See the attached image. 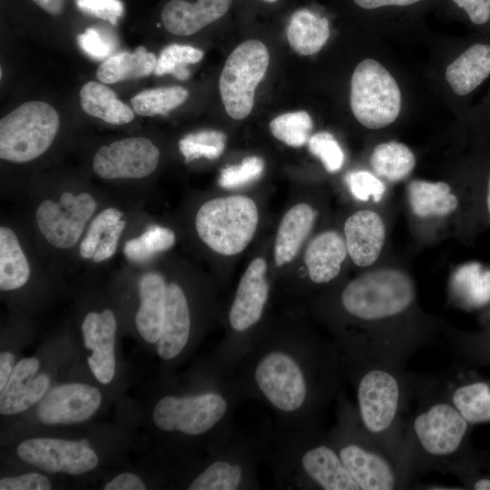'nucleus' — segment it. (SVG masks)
<instances>
[{
  "mask_svg": "<svg viewBox=\"0 0 490 490\" xmlns=\"http://www.w3.org/2000/svg\"><path fill=\"white\" fill-rule=\"evenodd\" d=\"M38 369L39 360L35 358H26L16 363L6 385L0 390L2 415L21 413L43 398L50 379L45 374L36 376Z\"/></svg>",
  "mask_w": 490,
  "mask_h": 490,
  "instance_id": "obj_21",
  "label": "nucleus"
},
{
  "mask_svg": "<svg viewBox=\"0 0 490 490\" xmlns=\"http://www.w3.org/2000/svg\"><path fill=\"white\" fill-rule=\"evenodd\" d=\"M264 161L258 156H249L240 164L222 169L219 185L224 189H236L258 180L264 171Z\"/></svg>",
  "mask_w": 490,
  "mask_h": 490,
  "instance_id": "obj_40",
  "label": "nucleus"
},
{
  "mask_svg": "<svg viewBox=\"0 0 490 490\" xmlns=\"http://www.w3.org/2000/svg\"><path fill=\"white\" fill-rule=\"evenodd\" d=\"M345 241L352 261L358 267L372 265L379 257L386 240L382 218L374 211L360 210L344 224Z\"/></svg>",
  "mask_w": 490,
  "mask_h": 490,
  "instance_id": "obj_20",
  "label": "nucleus"
},
{
  "mask_svg": "<svg viewBox=\"0 0 490 490\" xmlns=\"http://www.w3.org/2000/svg\"><path fill=\"white\" fill-rule=\"evenodd\" d=\"M116 318L111 309L89 312L82 324L84 347L92 350L88 365L102 384L112 381L115 373L114 341Z\"/></svg>",
  "mask_w": 490,
  "mask_h": 490,
  "instance_id": "obj_18",
  "label": "nucleus"
},
{
  "mask_svg": "<svg viewBox=\"0 0 490 490\" xmlns=\"http://www.w3.org/2000/svg\"><path fill=\"white\" fill-rule=\"evenodd\" d=\"M105 490H144L145 484L136 475L129 472L122 473L103 486Z\"/></svg>",
  "mask_w": 490,
  "mask_h": 490,
  "instance_id": "obj_49",
  "label": "nucleus"
},
{
  "mask_svg": "<svg viewBox=\"0 0 490 490\" xmlns=\"http://www.w3.org/2000/svg\"><path fill=\"white\" fill-rule=\"evenodd\" d=\"M463 9L469 21L483 26L490 23V0H451Z\"/></svg>",
  "mask_w": 490,
  "mask_h": 490,
  "instance_id": "obj_47",
  "label": "nucleus"
},
{
  "mask_svg": "<svg viewBox=\"0 0 490 490\" xmlns=\"http://www.w3.org/2000/svg\"><path fill=\"white\" fill-rule=\"evenodd\" d=\"M256 436L260 462L279 489L360 490L320 426H267Z\"/></svg>",
  "mask_w": 490,
  "mask_h": 490,
  "instance_id": "obj_2",
  "label": "nucleus"
},
{
  "mask_svg": "<svg viewBox=\"0 0 490 490\" xmlns=\"http://www.w3.org/2000/svg\"><path fill=\"white\" fill-rule=\"evenodd\" d=\"M98 388L80 383L64 384L50 389L40 400L36 415L47 425L76 424L90 418L99 408Z\"/></svg>",
  "mask_w": 490,
  "mask_h": 490,
  "instance_id": "obj_17",
  "label": "nucleus"
},
{
  "mask_svg": "<svg viewBox=\"0 0 490 490\" xmlns=\"http://www.w3.org/2000/svg\"><path fill=\"white\" fill-rule=\"evenodd\" d=\"M351 194L358 201H368L370 198L378 202L386 191L379 177L367 171H354L346 177Z\"/></svg>",
  "mask_w": 490,
  "mask_h": 490,
  "instance_id": "obj_43",
  "label": "nucleus"
},
{
  "mask_svg": "<svg viewBox=\"0 0 490 490\" xmlns=\"http://www.w3.org/2000/svg\"><path fill=\"white\" fill-rule=\"evenodd\" d=\"M167 283L157 272L145 273L139 281L140 306L136 328L149 343H157L163 326Z\"/></svg>",
  "mask_w": 490,
  "mask_h": 490,
  "instance_id": "obj_25",
  "label": "nucleus"
},
{
  "mask_svg": "<svg viewBox=\"0 0 490 490\" xmlns=\"http://www.w3.org/2000/svg\"><path fill=\"white\" fill-rule=\"evenodd\" d=\"M486 203H487L488 212L490 214V172H489V176H488Z\"/></svg>",
  "mask_w": 490,
  "mask_h": 490,
  "instance_id": "obj_54",
  "label": "nucleus"
},
{
  "mask_svg": "<svg viewBox=\"0 0 490 490\" xmlns=\"http://www.w3.org/2000/svg\"><path fill=\"white\" fill-rule=\"evenodd\" d=\"M450 289L464 306L482 307L490 301V270L478 262L466 263L452 274Z\"/></svg>",
  "mask_w": 490,
  "mask_h": 490,
  "instance_id": "obj_31",
  "label": "nucleus"
},
{
  "mask_svg": "<svg viewBox=\"0 0 490 490\" xmlns=\"http://www.w3.org/2000/svg\"><path fill=\"white\" fill-rule=\"evenodd\" d=\"M156 56L144 46L134 52H121L109 56L98 67L96 76L103 83L139 79L154 72Z\"/></svg>",
  "mask_w": 490,
  "mask_h": 490,
  "instance_id": "obj_30",
  "label": "nucleus"
},
{
  "mask_svg": "<svg viewBox=\"0 0 490 490\" xmlns=\"http://www.w3.org/2000/svg\"><path fill=\"white\" fill-rule=\"evenodd\" d=\"M260 462L256 436L239 430L209 450V456L187 485L189 490H253L260 488Z\"/></svg>",
  "mask_w": 490,
  "mask_h": 490,
  "instance_id": "obj_9",
  "label": "nucleus"
},
{
  "mask_svg": "<svg viewBox=\"0 0 490 490\" xmlns=\"http://www.w3.org/2000/svg\"><path fill=\"white\" fill-rule=\"evenodd\" d=\"M313 127L310 115L305 111L280 114L270 122L272 135L291 147H300L309 140Z\"/></svg>",
  "mask_w": 490,
  "mask_h": 490,
  "instance_id": "obj_37",
  "label": "nucleus"
},
{
  "mask_svg": "<svg viewBox=\"0 0 490 490\" xmlns=\"http://www.w3.org/2000/svg\"><path fill=\"white\" fill-rule=\"evenodd\" d=\"M316 211L308 203H298L286 211L279 225L274 258L278 267L289 263L310 233Z\"/></svg>",
  "mask_w": 490,
  "mask_h": 490,
  "instance_id": "obj_26",
  "label": "nucleus"
},
{
  "mask_svg": "<svg viewBox=\"0 0 490 490\" xmlns=\"http://www.w3.org/2000/svg\"><path fill=\"white\" fill-rule=\"evenodd\" d=\"M15 357L12 353L4 351L0 354V390L6 385L13 371Z\"/></svg>",
  "mask_w": 490,
  "mask_h": 490,
  "instance_id": "obj_51",
  "label": "nucleus"
},
{
  "mask_svg": "<svg viewBox=\"0 0 490 490\" xmlns=\"http://www.w3.org/2000/svg\"><path fill=\"white\" fill-rule=\"evenodd\" d=\"M243 400L232 372L217 365L203 389L161 397L152 421L164 433L206 437L214 448L236 428L234 416Z\"/></svg>",
  "mask_w": 490,
  "mask_h": 490,
  "instance_id": "obj_5",
  "label": "nucleus"
},
{
  "mask_svg": "<svg viewBox=\"0 0 490 490\" xmlns=\"http://www.w3.org/2000/svg\"><path fill=\"white\" fill-rule=\"evenodd\" d=\"M159 149L149 139L130 137L102 146L94 155L93 169L100 177L140 179L157 167Z\"/></svg>",
  "mask_w": 490,
  "mask_h": 490,
  "instance_id": "obj_16",
  "label": "nucleus"
},
{
  "mask_svg": "<svg viewBox=\"0 0 490 490\" xmlns=\"http://www.w3.org/2000/svg\"><path fill=\"white\" fill-rule=\"evenodd\" d=\"M43 10L52 15H58L64 10V0H32Z\"/></svg>",
  "mask_w": 490,
  "mask_h": 490,
  "instance_id": "obj_52",
  "label": "nucleus"
},
{
  "mask_svg": "<svg viewBox=\"0 0 490 490\" xmlns=\"http://www.w3.org/2000/svg\"><path fill=\"white\" fill-rule=\"evenodd\" d=\"M266 273L265 260L254 259L236 289L228 311V334L212 358L227 371L232 372L256 338L253 330L263 317L270 295Z\"/></svg>",
  "mask_w": 490,
  "mask_h": 490,
  "instance_id": "obj_7",
  "label": "nucleus"
},
{
  "mask_svg": "<svg viewBox=\"0 0 490 490\" xmlns=\"http://www.w3.org/2000/svg\"><path fill=\"white\" fill-rule=\"evenodd\" d=\"M16 453L24 462L49 473L81 475L93 470L99 462L85 439L34 437L22 442Z\"/></svg>",
  "mask_w": 490,
  "mask_h": 490,
  "instance_id": "obj_15",
  "label": "nucleus"
},
{
  "mask_svg": "<svg viewBox=\"0 0 490 490\" xmlns=\"http://www.w3.org/2000/svg\"><path fill=\"white\" fill-rule=\"evenodd\" d=\"M232 0H172L167 3L161 18L165 29L177 35H190L222 17Z\"/></svg>",
  "mask_w": 490,
  "mask_h": 490,
  "instance_id": "obj_22",
  "label": "nucleus"
},
{
  "mask_svg": "<svg viewBox=\"0 0 490 490\" xmlns=\"http://www.w3.org/2000/svg\"><path fill=\"white\" fill-rule=\"evenodd\" d=\"M401 92L393 75L377 61L368 58L355 67L350 82V108L368 129H381L396 121Z\"/></svg>",
  "mask_w": 490,
  "mask_h": 490,
  "instance_id": "obj_11",
  "label": "nucleus"
},
{
  "mask_svg": "<svg viewBox=\"0 0 490 490\" xmlns=\"http://www.w3.org/2000/svg\"><path fill=\"white\" fill-rule=\"evenodd\" d=\"M490 76V41L470 44L446 69L451 90L465 97L475 91Z\"/></svg>",
  "mask_w": 490,
  "mask_h": 490,
  "instance_id": "obj_23",
  "label": "nucleus"
},
{
  "mask_svg": "<svg viewBox=\"0 0 490 490\" xmlns=\"http://www.w3.org/2000/svg\"><path fill=\"white\" fill-rule=\"evenodd\" d=\"M336 417L328 436L360 490L409 488L415 479L410 466L365 429L356 406L342 390Z\"/></svg>",
  "mask_w": 490,
  "mask_h": 490,
  "instance_id": "obj_6",
  "label": "nucleus"
},
{
  "mask_svg": "<svg viewBox=\"0 0 490 490\" xmlns=\"http://www.w3.org/2000/svg\"><path fill=\"white\" fill-rule=\"evenodd\" d=\"M187 97L188 91L181 86L159 87L140 92L132 98L131 104L138 115H164L184 103Z\"/></svg>",
  "mask_w": 490,
  "mask_h": 490,
  "instance_id": "obj_35",
  "label": "nucleus"
},
{
  "mask_svg": "<svg viewBox=\"0 0 490 490\" xmlns=\"http://www.w3.org/2000/svg\"><path fill=\"white\" fill-rule=\"evenodd\" d=\"M125 227V221L120 220L104 235L93 257L94 262H101L111 258L116 251L120 236Z\"/></svg>",
  "mask_w": 490,
  "mask_h": 490,
  "instance_id": "obj_48",
  "label": "nucleus"
},
{
  "mask_svg": "<svg viewBox=\"0 0 490 490\" xmlns=\"http://www.w3.org/2000/svg\"><path fill=\"white\" fill-rule=\"evenodd\" d=\"M97 204L94 198L82 192H64L59 202L44 200L38 206L35 219L44 239L54 247L68 249L79 240L85 223L93 215Z\"/></svg>",
  "mask_w": 490,
  "mask_h": 490,
  "instance_id": "obj_14",
  "label": "nucleus"
},
{
  "mask_svg": "<svg viewBox=\"0 0 490 490\" xmlns=\"http://www.w3.org/2000/svg\"><path fill=\"white\" fill-rule=\"evenodd\" d=\"M343 368L345 380L354 388L362 426L407 461L414 474L405 432L419 374L362 362L343 363Z\"/></svg>",
  "mask_w": 490,
  "mask_h": 490,
  "instance_id": "obj_4",
  "label": "nucleus"
},
{
  "mask_svg": "<svg viewBox=\"0 0 490 490\" xmlns=\"http://www.w3.org/2000/svg\"><path fill=\"white\" fill-rule=\"evenodd\" d=\"M259 211L252 199L232 195L210 200L198 210L195 228L200 239L214 252L240 253L254 237Z\"/></svg>",
  "mask_w": 490,
  "mask_h": 490,
  "instance_id": "obj_8",
  "label": "nucleus"
},
{
  "mask_svg": "<svg viewBox=\"0 0 490 490\" xmlns=\"http://www.w3.org/2000/svg\"><path fill=\"white\" fill-rule=\"evenodd\" d=\"M329 35L328 20L307 9L295 12L287 29V38L290 47L300 55H312L318 53Z\"/></svg>",
  "mask_w": 490,
  "mask_h": 490,
  "instance_id": "obj_28",
  "label": "nucleus"
},
{
  "mask_svg": "<svg viewBox=\"0 0 490 490\" xmlns=\"http://www.w3.org/2000/svg\"><path fill=\"white\" fill-rule=\"evenodd\" d=\"M76 5L82 12L112 24H116L123 12L120 0H76Z\"/></svg>",
  "mask_w": 490,
  "mask_h": 490,
  "instance_id": "obj_45",
  "label": "nucleus"
},
{
  "mask_svg": "<svg viewBox=\"0 0 490 490\" xmlns=\"http://www.w3.org/2000/svg\"><path fill=\"white\" fill-rule=\"evenodd\" d=\"M355 4L365 9H376L383 6H406L420 0H353Z\"/></svg>",
  "mask_w": 490,
  "mask_h": 490,
  "instance_id": "obj_50",
  "label": "nucleus"
},
{
  "mask_svg": "<svg viewBox=\"0 0 490 490\" xmlns=\"http://www.w3.org/2000/svg\"><path fill=\"white\" fill-rule=\"evenodd\" d=\"M80 103L87 114L111 124H125L134 118L133 111L113 91L98 82H87L82 86Z\"/></svg>",
  "mask_w": 490,
  "mask_h": 490,
  "instance_id": "obj_29",
  "label": "nucleus"
},
{
  "mask_svg": "<svg viewBox=\"0 0 490 490\" xmlns=\"http://www.w3.org/2000/svg\"><path fill=\"white\" fill-rule=\"evenodd\" d=\"M191 334V317L187 297L180 285L167 284L165 313L156 351L164 361L177 358L186 349Z\"/></svg>",
  "mask_w": 490,
  "mask_h": 490,
  "instance_id": "obj_19",
  "label": "nucleus"
},
{
  "mask_svg": "<svg viewBox=\"0 0 490 490\" xmlns=\"http://www.w3.org/2000/svg\"><path fill=\"white\" fill-rule=\"evenodd\" d=\"M270 62L266 45L255 39L240 44L228 56L221 71L219 89L228 115L246 118L254 104L255 90Z\"/></svg>",
  "mask_w": 490,
  "mask_h": 490,
  "instance_id": "obj_12",
  "label": "nucleus"
},
{
  "mask_svg": "<svg viewBox=\"0 0 490 490\" xmlns=\"http://www.w3.org/2000/svg\"><path fill=\"white\" fill-rule=\"evenodd\" d=\"M30 277V267L15 233L0 228V289L14 290L23 287Z\"/></svg>",
  "mask_w": 490,
  "mask_h": 490,
  "instance_id": "obj_33",
  "label": "nucleus"
},
{
  "mask_svg": "<svg viewBox=\"0 0 490 490\" xmlns=\"http://www.w3.org/2000/svg\"><path fill=\"white\" fill-rule=\"evenodd\" d=\"M348 254L345 239L337 231L319 233L308 245L304 261L310 281L317 285L335 279Z\"/></svg>",
  "mask_w": 490,
  "mask_h": 490,
  "instance_id": "obj_24",
  "label": "nucleus"
},
{
  "mask_svg": "<svg viewBox=\"0 0 490 490\" xmlns=\"http://www.w3.org/2000/svg\"><path fill=\"white\" fill-rule=\"evenodd\" d=\"M471 487L475 490H490V477H479L475 479Z\"/></svg>",
  "mask_w": 490,
  "mask_h": 490,
  "instance_id": "obj_53",
  "label": "nucleus"
},
{
  "mask_svg": "<svg viewBox=\"0 0 490 490\" xmlns=\"http://www.w3.org/2000/svg\"><path fill=\"white\" fill-rule=\"evenodd\" d=\"M77 43L85 54L97 60L108 57L114 49L112 40L93 27H88L78 34Z\"/></svg>",
  "mask_w": 490,
  "mask_h": 490,
  "instance_id": "obj_44",
  "label": "nucleus"
},
{
  "mask_svg": "<svg viewBox=\"0 0 490 490\" xmlns=\"http://www.w3.org/2000/svg\"><path fill=\"white\" fill-rule=\"evenodd\" d=\"M342 309L383 307L409 309L416 307V288L408 274L398 269H377L348 282L338 294Z\"/></svg>",
  "mask_w": 490,
  "mask_h": 490,
  "instance_id": "obj_13",
  "label": "nucleus"
},
{
  "mask_svg": "<svg viewBox=\"0 0 490 490\" xmlns=\"http://www.w3.org/2000/svg\"><path fill=\"white\" fill-rule=\"evenodd\" d=\"M405 437L415 477L429 471L453 474L464 464L470 423L451 401L445 379L419 374Z\"/></svg>",
  "mask_w": 490,
  "mask_h": 490,
  "instance_id": "obj_3",
  "label": "nucleus"
},
{
  "mask_svg": "<svg viewBox=\"0 0 490 490\" xmlns=\"http://www.w3.org/2000/svg\"><path fill=\"white\" fill-rule=\"evenodd\" d=\"M263 1L269 2V3H274V2H276V1H278V0H263Z\"/></svg>",
  "mask_w": 490,
  "mask_h": 490,
  "instance_id": "obj_55",
  "label": "nucleus"
},
{
  "mask_svg": "<svg viewBox=\"0 0 490 490\" xmlns=\"http://www.w3.org/2000/svg\"><path fill=\"white\" fill-rule=\"evenodd\" d=\"M51 488L49 479L39 473H27L0 480L1 490H49Z\"/></svg>",
  "mask_w": 490,
  "mask_h": 490,
  "instance_id": "obj_46",
  "label": "nucleus"
},
{
  "mask_svg": "<svg viewBox=\"0 0 490 490\" xmlns=\"http://www.w3.org/2000/svg\"><path fill=\"white\" fill-rule=\"evenodd\" d=\"M232 375L244 399L260 402L275 422L298 426H320L345 380L333 342L305 331L259 332Z\"/></svg>",
  "mask_w": 490,
  "mask_h": 490,
  "instance_id": "obj_1",
  "label": "nucleus"
},
{
  "mask_svg": "<svg viewBox=\"0 0 490 490\" xmlns=\"http://www.w3.org/2000/svg\"><path fill=\"white\" fill-rule=\"evenodd\" d=\"M227 136L216 130H202L183 137L179 148L186 162L199 158L215 160L224 152Z\"/></svg>",
  "mask_w": 490,
  "mask_h": 490,
  "instance_id": "obj_39",
  "label": "nucleus"
},
{
  "mask_svg": "<svg viewBox=\"0 0 490 490\" xmlns=\"http://www.w3.org/2000/svg\"><path fill=\"white\" fill-rule=\"evenodd\" d=\"M309 152L318 158L329 173L338 172L344 163V152L335 137L328 132L312 135L309 142Z\"/></svg>",
  "mask_w": 490,
  "mask_h": 490,
  "instance_id": "obj_41",
  "label": "nucleus"
},
{
  "mask_svg": "<svg viewBox=\"0 0 490 490\" xmlns=\"http://www.w3.org/2000/svg\"><path fill=\"white\" fill-rule=\"evenodd\" d=\"M60 119L49 103L27 102L0 121V158L27 162L42 155L58 132Z\"/></svg>",
  "mask_w": 490,
  "mask_h": 490,
  "instance_id": "obj_10",
  "label": "nucleus"
},
{
  "mask_svg": "<svg viewBox=\"0 0 490 490\" xmlns=\"http://www.w3.org/2000/svg\"><path fill=\"white\" fill-rule=\"evenodd\" d=\"M122 211L115 208L102 211L92 221L80 245V254L84 259H93L103 234L121 220Z\"/></svg>",
  "mask_w": 490,
  "mask_h": 490,
  "instance_id": "obj_42",
  "label": "nucleus"
},
{
  "mask_svg": "<svg viewBox=\"0 0 490 490\" xmlns=\"http://www.w3.org/2000/svg\"><path fill=\"white\" fill-rule=\"evenodd\" d=\"M407 198L412 212L423 219L446 216L458 206L456 196L444 181H412Z\"/></svg>",
  "mask_w": 490,
  "mask_h": 490,
  "instance_id": "obj_27",
  "label": "nucleus"
},
{
  "mask_svg": "<svg viewBox=\"0 0 490 490\" xmlns=\"http://www.w3.org/2000/svg\"><path fill=\"white\" fill-rule=\"evenodd\" d=\"M175 240L172 230L154 225L147 229L140 237L126 241L123 251L129 260L143 262L155 254L171 249Z\"/></svg>",
  "mask_w": 490,
  "mask_h": 490,
  "instance_id": "obj_36",
  "label": "nucleus"
},
{
  "mask_svg": "<svg viewBox=\"0 0 490 490\" xmlns=\"http://www.w3.org/2000/svg\"><path fill=\"white\" fill-rule=\"evenodd\" d=\"M370 164L379 178L397 182L412 172L416 165V158L408 146L392 141L375 147L370 157Z\"/></svg>",
  "mask_w": 490,
  "mask_h": 490,
  "instance_id": "obj_34",
  "label": "nucleus"
},
{
  "mask_svg": "<svg viewBox=\"0 0 490 490\" xmlns=\"http://www.w3.org/2000/svg\"><path fill=\"white\" fill-rule=\"evenodd\" d=\"M446 383L451 401L470 424L490 422V383Z\"/></svg>",
  "mask_w": 490,
  "mask_h": 490,
  "instance_id": "obj_32",
  "label": "nucleus"
},
{
  "mask_svg": "<svg viewBox=\"0 0 490 490\" xmlns=\"http://www.w3.org/2000/svg\"><path fill=\"white\" fill-rule=\"evenodd\" d=\"M202 57L203 52L191 45L170 44L161 52L157 58L154 74L158 76L171 74L178 80H186L191 74L186 65L196 64Z\"/></svg>",
  "mask_w": 490,
  "mask_h": 490,
  "instance_id": "obj_38",
  "label": "nucleus"
}]
</instances>
